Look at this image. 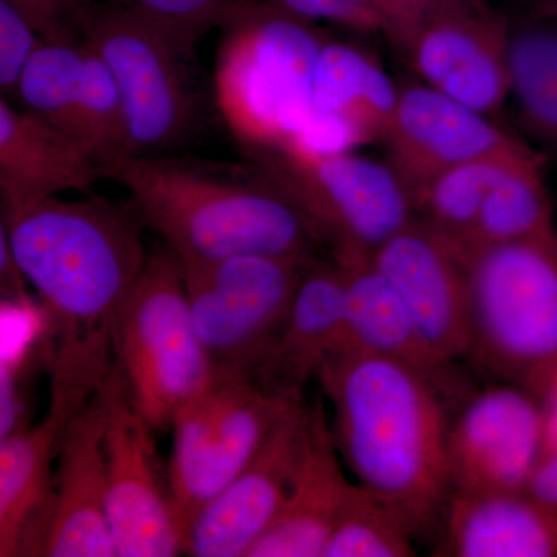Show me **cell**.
Segmentation results:
<instances>
[{"label": "cell", "instance_id": "1", "mask_svg": "<svg viewBox=\"0 0 557 557\" xmlns=\"http://www.w3.org/2000/svg\"><path fill=\"white\" fill-rule=\"evenodd\" d=\"M141 220L100 197L54 199L2 218L13 258L38 296L49 409L75 416L113 369L121 307L148 262Z\"/></svg>", "mask_w": 557, "mask_h": 557}, {"label": "cell", "instance_id": "2", "mask_svg": "<svg viewBox=\"0 0 557 557\" xmlns=\"http://www.w3.org/2000/svg\"><path fill=\"white\" fill-rule=\"evenodd\" d=\"M332 406L333 440L364 486L412 523L426 528L448 500L449 421L435 380L375 355L329 359L317 376Z\"/></svg>", "mask_w": 557, "mask_h": 557}, {"label": "cell", "instance_id": "3", "mask_svg": "<svg viewBox=\"0 0 557 557\" xmlns=\"http://www.w3.org/2000/svg\"><path fill=\"white\" fill-rule=\"evenodd\" d=\"M102 178L129 193L143 225L156 231L180 262L251 252L317 258L325 244L306 215L249 161L127 156L104 164Z\"/></svg>", "mask_w": 557, "mask_h": 557}, {"label": "cell", "instance_id": "4", "mask_svg": "<svg viewBox=\"0 0 557 557\" xmlns=\"http://www.w3.org/2000/svg\"><path fill=\"white\" fill-rule=\"evenodd\" d=\"M219 30L215 104L242 150L298 145L324 33L271 0H239Z\"/></svg>", "mask_w": 557, "mask_h": 557}, {"label": "cell", "instance_id": "5", "mask_svg": "<svg viewBox=\"0 0 557 557\" xmlns=\"http://www.w3.org/2000/svg\"><path fill=\"white\" fill-rule=\"evenodd\" d=\"M467 273V357L541 397L557 369V233L460 252Z\"/></svg>", "mask_w": 557, "mask_h": 557}, {"label": "cell", "instance_id": "6", "mask_svg": "<svg viewBox=\"0 0 557 557\" xmlns=\"http://www.w3.org/2000/svg\"><path fill=\"white\" fill-rule=\"evenodd\" d=\"M112 348L135 408L156 431L214 380L194 329L182 267L170 249L149 256L115 319Z\"/></svg>", "mask_w": 557, "mask_h": 557}, {"label": "cell", "instance_id": "7", "mask_svg": "<svg viewBox=\"0 0 557 557\" xmlns=\"http://www.w3.org/2000/svg\"><path fill=\"white\" fill-rule=\"evenodd\" d=\"M321 234L332 255H372L416 219L408 189L387 163L350 152L244 150Z\"/></svg>", "mask_w": 557, "mask_h": 557}, {"label": "cell", "instance_id": "8", "mask_svg": "<svg viewBox=\"0 0 557 557\" xmlns=\"http://www.w3.org/2000/svg\"><path fill=\"white\" fill-rule=\"evenodd\" d=\"M317 258L236 255L180 262L190 317L215 373L252 372L284 327L304 276Z\"/></svg>", "mask_w": 557, "mask_h": 557}, {"label": "cell", "instance_id": "9", "mask_svg": "<svg viewBox=\"0 0 557 557\" xmlns=\"http://www.w3.org/2000/svg\"><path fill=\"white\" fill-rule=\"evenodd\" d=\"M302 398L267 391L248 375L215 373L175 413L168 482L185 536L201 508L244 471L289 406Z\"/></svg>", "mask_w": 557, "mask_h": 557}, {"label": "cell", "instance_id": "10", "mask_svg": "<svg viewBox=\"0 0 557 557\" xmlns=\"http://www.w3.org/2000/svg\"><path fill=\"white\" fill-rule=\"evenodd\" d=\"M83 40L119 84L129 127L127 156H161L178 148L196 126L197 100L189 61L177 47L150 22L106 0L91 9Z\"/></svg>", "mask_w": 557, "mask_h": 557}, {"label": "cell", "instance_id": "11", "mask_svg": "<svg viewBox=\"0 0 557 557\" xmlns=\"http://www.w3.org/2000/svg\"><path fill=\"white\" fill-rule=\"evenodd\" d=\"M104 406L108 518L119 557L185 555V530L161 468L156 429L139 413L113 366L100 388Z\"/></svg>", "mask_w": 557, "mask_h": 557}, {"label": "cell", "instance_id": "12", "mask_svg": "<svg viewBox=\"0 0 557 557\" xmlns=\"http://www.w3.org/2000/svg\"><path fill=\"white\" fill-rule=\"evenodd\" d=\"M509 17L483 0H450L397 47L421 83L496 116L509 100Z\"/></svg>", "mask_w": 557, "mask_h": 557}, {"label": "cell", "instance_id": "13", "mask_svg": "<svg viewBox=\"0 0 557 557\" xmlns=\"http://www.w3.org/2000/svg\"><path fill=\"white\" fill-rule=\"evenodd\" d=\"M544 405L518 384L502 383L469 399L449 426L453 490L522 493L545 449Z\"/></svg>", "mask_w": 557, "mask_h": 557}, {"label": "cell", "instance_id": "14", "mask_svg": "<svg viewBox=\"0 0 557 557\" xmlns=\"http://www.w3.org/2000/svg\"><path fill=\"white\" fill-rule=\"evenodd\" d=\"M310 428V405L289 406L244 471L194 518L185 555L247 557L287 500Z\"/></svg>", "mask_w": 557, "mask_h": 557}, {"label": "cell", "instance_id": "15", "mask_svg": "<svg viewBox=\"0 0 557 557\" xmlns=\"http://www.w3.org/2000/svg\"><path fill=\"white\" fill-rule=\"evenodd\" d=\"M386 163L412 197L443 172L523 139L494 123L493 116L461 104L418 81L398 87L397 104L383 137Z\"/></svg>", "mask_w": 557, "mask_h": 557}, {"label": "cell", "instance_id": "16", "mask_svg": "<svg viewBox=\"0 0 557 557\" xmlns=\"http://www.w3.org/2000/svg\"><path fill=\"white\" fill-rule=\"evenodd\" d=\"M372 262L401 298L435 358L448 366L467 357L468 282L456 245L416 215L372 252Z\"/></svg>", "mask_w": 557, "mask_h": 557}, {"label": "cell", "instance_id": "17", "mask_svg": "<svg viewBox=\"0 0 557 557\" xmlns=\"http://www.w3.org/2000/svg\"><path fill=\"white\" fill-rule=\"evenodd\" d=\"M40 556L115 557L108 518L104 406L100 392L62 434Z\"/></svg>", "mask_w": 557, "mask_h": 557}, {"label": "cell", "instance_id": "18", "mask_svg": "<svg viewBox=\"0 0 557 557\" xmlns=\"http://www.w3.org/2000/svg\"><path fill=\"white\" fill-rule=\"evenodd\" d=\"M397 98L398 87L370 54L327 39L314 65L313 116L295 148L317 153L350 152L381 139Z\"/></svg>", "mask_w": 557, "mask_h": 557}, {"label": "cell", "instance_id": "19", "mask_svg": "<svg viewBox=\"0 0 557 557\" xmlns=\"http://www.w3.org/2000/svg\"><path fill=\"white\" fill-rule=\"evenodd\" d=\"M333 440L324 394L310 405L306 450L287 500L247 557H322L355 483L346 478Z\"/></svg>", "mask_w": 557, "mask_h": 557}, {"label": "cell", "instance_id": "20", "mask_svg": "<svg viewBox=\"0 0 557 557\" xmlns=\"http://www.w3.org/2000/svg\"><path fill=\"white\" fill-rule=\"evenodd\" d=\"M100 178V163L79 139L0 98L2 218L90 188Z\"/></svg>", "mask_w": 557, "mask_h": 557}, {"label": "cell", "instance_id": "21", "mask_svg": "<svg viewBox=\"0 0 557 557\" xmlns=\"http://www.w3.org/2000/svg\"><path fill=\"white\" fill-rule=\"evenodd\" d=\"M346 278L335 259L317 260L300 282L287 321L251 380L267 391L304 397L343 344Z\"/></svg>", "mask_w": 557, "mask_h": 557}, {"label": "cell", "instance_id": "22", "mask_svg": "<svg viewBox=\"0 0 557 557\" xmlns=\"http://www.w3.org/2000/svg\"><path fill=\"white\" fill-rule=\"evenodd\" d=\"M72 418L47 410L36 426L0 440V557L40 556L53 498L51 467Z\"/></svg>", "mask_w": 557, "mask_h": 557}, {"label": "cell", "instance_id": "23", "mask_svg": "<svg viewBox=\"0 0 557 557\" xmlns=\"http://www.w3.org/2000/svg\"><path fill=\"white\" fill-rule=\"evenodd\" d=\"M442 555L557 556V511L522 493L453 490Z\"/></svg>", "mask_w": 557, "mask_h": 557}, {"label": "cell", "instance_id": "24", "mask_svg": "<svg viewBox=\"0 0 557 557\" xmlns=\"http://www.w3.org/2000/svg\"><path fill=\"white\" fill-rule=\"evenodd\" d=\"M346 278L343 344L339 354L375 355L412 366L432 379L445 368L421 338L416 322L372 255L358 251L332 256Z\"/></svg>", "mask_w": 557, "mask_h": 557}, {"label": "cell", "instance_id": "25", "mask_svg": "<svg viewBox=\"0 0 557 557\" xmlns=\"http://www.w3.org/2000/svg\"><path fill=\"white\" fill-rule=\"evenodd\" d=\"M509 98L523 131L557 150V16L509 20Z\"/></svg>", "mask_w": 557, "mask_h": 557}, {"label": "cell", "instance_id": "26", "mask_svg": "<svg viewBox=\"0 0 557 557\" xmlns=\"http://www.w3.org/2000/svg\"><path fill=\"white\" fill-rule=\"evenodd\" d=\"M544 164L537 150L498 180L458 251L557 233Z\"/></svg>", "mask_w": 557, "mask_h": 557}, {"label": "cell", "instance_id": "27", "mask_svg": "<svg viewBox=\"0 0 557 557\" xmlns=\"http://www.w3.org/2000/svg\"><path fill=\"white\" fill-rule=\"evenodd\" d=\"M534 152L537 150L523 141L515 148L450 168L421 190L416 200L417 218L460 247L494 185Z\"/></svg>", "mask_w": 557, "mask_h": 557}, {"label": "cell", "instance_id": "28", "mask_svg": "<svg viewBox=\"0 0 557 557\" xmlns=\"http://www.w3.org/2000/svg\"><path fill=\"white\" fill-rule=\"evenodd\" d=\"M84 40L44 39L17 83L14 104L70 137H78ZM81 141V139H79Z\"/></svg>", "mask_w": 557, "mask_h": 557}, {"label": "cell", "instance_id": "29", "mask_svg": "<svg viewBox=\"0 0 557 557\" xmlns=\"http://www.w3.org/2000/svg\"><path fill=\"white\" fill-rule=\"evenodd\" d=\"M416 534L398 509L355 483L322 557H409Z\"/></svg>", "mask_w": 557, "mask_h": 557}, {"label": "cell", "instance_id": "30", "mask_svg": "<svg viewBox=\"0 0 557 557\" xmlns=\"http://www.w3.org/2000/svg\"><path fill=\"white\" fill-rule=\"evenodd\" d=\"M78 100V137L104 164L129 153V127L119 84L104 60L86 42Z\"/></svg>", "mask_w": 557, "mask_h": 557}, {"label": "cell", "instance_id": "31", "mask_svg": "<svg viewBox=\"0 0 557 557\" xmlns=\"http://www.w3.org/2000/svg\"><path fill=\"white\" fill-rule=\"evenodd\" d=\"M132 11L159 28L193 61L197 46L209 32L219 28L239 0H106Z\"/></svg>", "mask_w": 557, "mask_h": 557}, {"label": "cell", "instance_id": "32", "mask_svg": "<svg viewBox=\"0 0 557 557\" xmlns=\"http://www.w3.org/2000/svg\"><path fill=\"white\" fill-rule=\"evenodd\" d=\"M42 36L5 0H0V90L13 100L22 72L38 49Z\"/></svg>", "mask_w": 557, "mask_h": 557}, {"label": "cell", "instance_id": "33", "mask_svg": "<svg viewBox=\"0 0 557 557\" xmlns=\"http://www.w3.org/2000/svg\"><path fill=\"white\" fill-rule=\"evenodd\" d=\"M44 39H83V28L98 0H5Z\"/></svg>", "mask_w": 557, "mask_h": 557}, {"label": "cell", "instance_id": "34", "mask_svg": "<svg viewBox=\"0 0 557 557\" xmlns=\"http://www.w3.org/2000/svg\"><path fill=\"white\" fill-rule=\"evenodd\" d=\"M281 9L314 22H329L339 25L347 30L364 33H381L379 21L359 0H271Z\"/></svg>", "mask_w": 557, "mask_h": 557}, {"label": "cell", "instance_id": "35", "mask_svg": "<svg viewBox=\"0 0 557 557\" xmlns=\"http://www.w3.org/2000/svg\"><path fill=\"white\" fill-rule=\"evenodd\" d=\"M373 14L380 30L398 47L410 33L450 0H359Z\"/></svg>", "mask_w": 557, "mask_h": 557}, {"label": "cell", "instance_id": "36", "mask_svg": "<svg viewBox=\"0 0 557 557\" xmlns=\"http://www.w3.org/2000/svg\"><path fill=\"white\" fill-rule=\"evenodd\" d=\"M527 493L557 511V449L544 450L528 483Z\"/></svg>", "mask_w": 557, "mask_h": 557}, {"label": "cell", "instance_id": "37", "mask_svg": "<svg viewBox=\"0 0 557 557\" xmlns=\"http://www.w3.org/2000/svg\"><path fill=\"white\" fill-rule=\"evenodd\" d=\"M541 401L544 405L547 426H545V449L557 448V369L549 376L547 386L541 394Z\"/></svg>", "mask_w": 557, "mask_h": 557}, {"label": "cell", "instance_id": "38", "mask_svg": "<svg viewBox=\"0 0 557 557\" xmlns=\"http://www.w3.org/2000/svg\"><path fill=\"white\" fill-rule=\"evenodd\" d=\"M525 2L534 13L557 16V0H525Z\"/></svg>", "mask_w": 557, "mask_h": 557}]
</instances>
